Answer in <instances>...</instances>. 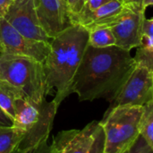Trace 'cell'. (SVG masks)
<instances>
[{
	"label": "cell",
	"mask_w": 153,
	"mask_h": 153,
	"mask_svg": "<svg viewBox=\"0 0 153 153\" xmlns=\"http://www.w3.org/2000/svg\"><path fill=\"white\" fill-rule=\"evenodd\" d=\"M136 66L129 50L117 46L97 48L87 46L74 76L70 93L80 101L106 99L112 101Z\"/></svg>",
	"instance_id": "1"
},
{
	"label": "cell",
	"mask_w": 153,
	"mask_h": 153,
	"mask_svg": "<svg viewBox=\"0 0 153 153\" xmlns=\"http://www.w3.org/2000/svg\"><path fill=\"white\" fill-rule=\"evenodd\" d=\"M89 31L82 25L68 27L50 42V51L42 63L45 97L55 91L54 102L59 107L68 97L76 70L88 46Z\"/></svg>",
	"instance_id": "2"
},
{
	"label": "cell",
	"mask_w": 153,
	"mask_h": 153,
	"mask_svg": "<svg viewBox=\"0 0 153 153\" xmlns=\"http://www.w3.org/2000/svg\"><path fill=\"white\" fill-rule=\"evenodd\" d=\"M0 79L19 88L36 105L45 100L42 63L34 58L0 51Z\"/></svg>",
	"instance_id": "3"
},
{
	"label": "cell",
	"mask_w": 153,
	"mask_h": 153,
	"mask_svg": "<svg viewBox=\"0 0 153 153\" xmlns=\"http://www.w3.org/2000/svg\"><path fill=\"white\" fill-rule=\"evenodd\" d=\"M142 106L110 108L100 122L105 134L104 153H125L140 135Z\"/></svg>",
	"instance_id": "4"
},
{
	"label": "cell",
	"mask_w": 153,
	"mask_h": 153,
	"mask_svg": "<svg viewBox=\"0 0 153 153\" xmlns=\"http://www.w3.org/2000/svg\"><path fill=\"white\" fill-rule=\"evenodd\" d=\"M144 13L145 11L141 6L126 4L119 13L100 27L108 28L112 31L116 46L131 51L139 46L142 22L145 17Z\"/></svg>",
	"instance_id": "5"
},
{
	"label": "cell",
	"mask_w": 153,
	"mask_h": 153,
	"mask_svg": "<svg viewBox=\"0 0 153 153\" xmlns=\"http://www.w3.org/2000/svg\"><path fill=\"white\" fill-rule=\"evenodd\" d=\"M153 100V70L136 65L113 99L112 107L144 106Z\"/></svg>",
	"instance_id": "6"
},
{
	"label": "cell",
	"mask_w": 153,
	"mask_h": 153,
	"mask_svg": "<svg viewBox=\"0 0 153 153\" xmlns=\"http://www.w3.org/2000/svg\"><path fill=\"white\" fill-rule=\"evenodd\" d=\"M0 51L29 56L43 63L50 51V45L49 42L34 40L23 36L2 18L0 19Z\"/></svg>",
	"instance_id": "7"
},
{
	"label": "cell",
	"mask_w": 153,
	"mask_h": 153,
	"mask_svg": "<svg viewBox=\"0 0 153 153\" xmlns=\"http://www.w3.org/2000/svg\"><path fill=\"white\" fill-rule=\"evenodd\" d=\"M4 19L29 39L45 42L51 40L38 22L33 0H12Z\"/></svg>",
	"instance_id": "8"
},
{
	"label": "cell",
	"mask_w": 153,
	"mask_h": 153,
	"mask_svg": "<svg viewBox=\"0 0 153 153\" xmlns=\"http://www.w3.org/2000/svg\"><path fill=\"white\" fill-rule=\"evenodd\" d=\"M33 1L38 22L50 39L73 25L65 2L62 0Z\"/></svg>",
	"instance_id": "9"
},
{
	"label": "cell",
	"mask_w": 153,
	"mask_h": 153,
	"mask_svg": "<svg viewBox=\"0 0 153 153\" xmlns=\"http://www.w3.org/2000/svg\"><path fill=\"white\" fill-rule=\"evenodd\" d=\"M99 125V121H92L81 130L59 132L49 146V153H87Z\"/></svg>",
	"instance_id": "10"
},
{
	"label": "cell",
	"mask_w": 153,
	"mask_h": 153,
	"mask_svg": "<svg viewBox=\"0 0 153 153\" xmlns=\"http://www.w3.org/2000/svg\"><path fill=\"white\" fill-rule=\"evenodd\" d=\"M58 106L54 100L48 102L46 100L39 105V117L37 122L24 133L23 138L18 144L15 152L23 153L37 147L39 143L47 141L52 128L55 116Z\"/></svg>",
	"instance_id": "11"
},
{
	"label": "cell",
	"mask_w": 153,
	"mask_h": 153,
	"mask_svg": "<svg viewBox=\"0 0 153 153\" xmlns=\"http://www.w3.org/2000/svg\"><path fill=\"white\" fill-rule=\"evenodd\" d=\"M39 105L34 104L27 98L17 99L14 101L13 126L24 132L28 131L39 119Z\"/></svg>",
	"instance_id": "12"
},
{
	"label": "cell",
	"mask_w": 153,
	"mask_h": 153,
	"mask_svg": "<svg viewBox=\"0 0 153 153\" xmlns=\"http://www.w3.org/2000/svg\"><path fill=\"white\" fill-rule=\"evenodd\" d=\"M134 57L136 65L152 69L153 65V20L143 18L141 27L140 41ZM153 70V69H152Z\"/></svg>",
	"instance_id": "13"
},
{
	"label": "cell",
	"mask_w": 153,
	"mask_h": 153,
	"mask_svg": "<svg viewBox=\"0 0 153 153\" xmlns=\"http://www.w3.org/2000/svg\"><path fill=\"white\" fill-rule=\"evenodd\" d=\"M19 98H27L19 88L0 79V108L12 119L14 113V101Z\"/></svg>",
	"instance_id": "14"
},
{
	"label": "cell",
	"mask_w": 153,
	"mask_h": 153,
	"mask_svg": "<svg viewBox=\"0 0 153 153\" xmlns=\"http://www.w3.org/2000/svg\"><path fill=\"white\" fill-rule=\"evenodd\" d=\"M24 131L17 127L0 126V153H13L24 135Z\"/></svg>",
	"instance_id": "15"
},
{
	"label": "cell",
	"mask_w": 153,
	"mask_h": 153,
	"mask_svg": "<svg viewBox=\"0 0 153 153\" xmlns=\"http://www.w3.org/2000/svg\"><path fill=\"white\" fill-rule=\"evenodd\" d=\"M140 135L153 147V100L143 106V112L139 122Z\"/></svg>",
	"instance_id": "16"
},
{
	"label": "cell",
	"mask_w": 153,
	"mask_h": 153,
	"mask_svg": "<svg viewBox=\"0 0 153 153\" xmlns=\"http://www.w3.org/2000/svg\"><path fill=\"white\" fill-rule=\"evenodd\" d=\"M88 45L97 48H108L116 45L112 31L106 27H97L89 30Z\"/></svg>",
	"instance_id": "17"
},
{
	"label": "cell",
	"mask_w": 153,
	"mask_h": 153,
	"mask_svg": "<svg viewBox=\"0 0 153 153\" xmlns=\"http://www.w3.org/2000/svg\"><path fill=\"white\" fill-rule=\"evenodd\" d=\"M104 148H105V134L102 126L100 124L95 132L93 143L87 153H104Z\"/></svg>",
	"instance_id": "18"
},
{
	"label": "cell",
	"mask_w": 153,
	"mask_h": 153,
	"mask_svg": "<svg viewBox=\"0 0 153 153\" xmlns=\"http://www.w3.org/2000/svg\"><path fill=\"white\" fill-rule=\"evenodd\" d=\"M128 153H153V147H151L146 141L139 135L128 150Z\"/></svg>",
	"instance_id": "19"
},
{
	"label": "cell",
	"mask_w": 153,
	"mask_h": 153,
	"mask_svg": "<svg viewBox=\"0 0 153 153\" xmlns=\"http://www.w3.org/2000/svg\"><path fill=\"white\" fill-rule=\"evenodd\" d=\"M86 0H66L70 14L78 13L84 6Z\"/></svg>",
	"instance_id": "20"
},
{
	"label": "cell",
	"mask_w": 153,
	"mask_h": 153,
	"mask_svg": "<svg viewBox=\"0 0 153 153\" xmlns=\"http://www.w3.org/2000/svg\"><path fill=\"white\" fill-rule=\"evenodd\" d=\"M111 0H86V3L82 10L84 11H93L97 8L100 7L101 5L110 2ZM81 10V11H82Z\"/></svg>",
	"instance_id": "21"
},
{
	"label": "cell",
	"mask_w": 153,
	"mask_h": 153,
	"mask_svg": "<svg viewBox=\"0 0 153 153\" xmlns=\"http://www.w3.org/2000/svg\"><path fill=\"white\" fill-rule=\"evenodd\" d=\"M13 153H18L15 151ZM23 153H49V145L48 144V140L42 142L41 143H39L37 147H35L34 149L28 151L26 152Z\"/></svg>",
	"instance_id": "22"
},
{
	"label": "cell",
	"mask_w": 153,
	"mask_h": 153,
	"mask_svg": "<svg viewBox=\"0 0 153 153\" xmlns=\"http://www.w3.org/2000/svg\"><path fill=\"white\" fill-rule=\"evenodd\" d=\"M13 119L0 108V126H12Z\"/></svg>",
	"instance_id": "23"
},
{
	"label": "cell",
	"mask_w": 153,
	"mask_h": 153,
	"mask_svg": "<svg viewBox=\"0 0 153 153\" xmlns=\"http://www.w3.org/2000/svg\"><path fill=\"white\" fill-rule=\"evenodd\" d=\"M11 3L12 0H0V19L4 17Z\"/></svg>",
	"instance_id": "24"
},
{
	"label": "cell",
	"mask_w": 153,
	"mask_h": 153,
	"mask_svg": "<svg viewBox=\"0 0 153 153\" xmlns=\"http://www.w3.org/2000/svg\"><path fill=\"white\" fill-rule=\"evenodd\" d=\"M123 1H124L125 4H128V5L141 6V4H142V0H123Z\"/></svg>",
	"instance_id": "25"
},
{
	"label": "cell",
	"mask_w": 153,
	"mask_h": 153,
	"mask_svg": "<svg viewBox=\"0 0 153 153\" xmlns=\"http://www.w3.org/2000/svg\"><path fill=\"white\" fill-rule=\"evenodd\" d=\"M153 4V0H142V4H141V6L142 8L145 11L147 7L151 6Z\"/></svg>",
	"instance_id": "26"
},
{
	"label": "cell",
	"mask_w": 153,
	"mask_h": 153,
	"mask_svg": "<svg viewBox=\"0 0 153 153\" xmlns=\"http://www.w3.org/2000/svg\"><path fill=\"white\" fill-rule=\"evenodd\" d=\"M62 1H64V2H65V3H66V0H62Z\"/></svg>",
	"instance_id": "27"
},
{
	"label": "cell",
	"mask_w": 153,
	"mask_h": 153,
	"mask_svg": "<svg viewBox=\"0 0 153 153\" xmlns=\"http://www.w3.org/2000/svg\"><path fill=\"white\" fill-rule=\"evenodd\" d=\"M125 153H128V151H127V152H126Z\"/></svg>",
	"instance_id": "28"
}]
</instances>
